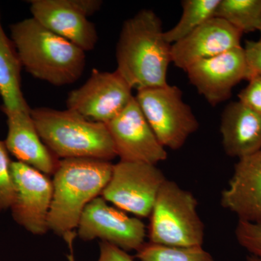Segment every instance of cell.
<instances>
[{
    "instance_id": "obj_10",
    "label": "cell",
    "mask_w": 261,
    "mask_h": 261,
    "mask_svg": "<svg viewBox=\"0 0 261 261\" xmlns=\"http://www.w3.org/2000/svg\"><path fill=\"white\" fill-rule=\"evenodd\" d=\"M12 174L16 188L10 207L17 224L34 235L49 231L48 219L53 200V181L49 176L19 161H12Z\"/></svg>"
},
{
    "instance_id": "obj_29",
    "label": "cell",
    "mask_w": 261,
    "mask_h": 261,
    "mask_svg": "<svg viewBox=\"0 0 261 261\" xmlns=\"http://www.w3.org/2000/svg\"><path fill=\"white\" fill-rule=\"evenodd\" d=\"M258 31H259V32H260V35H261V20H260V25H259Z\"/></svg>"
},
{
    "instance_id": "obj_15",
    "label": "cell",
    "mask_w": 261,
    "mask_h": 261,
    "mask_svg": "<svg viewBox=\"0 0 261 261\" xmlns=\"http://www.w3.org/2000/svg\"><path fill=\"white\" fill-rule=\"evenodd\" d=\"M221 205L238 221L261 222V148L239 159L221 192Z\"/></svg>"
},
{
    "instance_id": "obj_7",
    "label": "cell",
    "mask_w": 261,
    "mask_h": 261,
    "mask_svg": "<svg viewBox=\"0 0 261 261\" xmlns=\"http://www.w3.org/2000/svg\"><path fill=\"white\" fill-rule=\"evenodd\" d=\"M167 179L157 165L120 161L101 194L120 210L149 217L160 189Z\"/></svg>"
},
{
    "instance_id": "obj_13",
    "label": "cell",
    "mask_w": 261,
    "mask_h": 261,
    "mask_svg": "<svg viewBox=\"0 0 261 261\" xmlns=\"http://www.w3.org/2000/svg\"><path fill=\"white\" fill-rule=\"evenodd\" d=\"M243 34L223 19L214 17L172 44V63L186 71L197 62L242 47Z\"/></svg>"
},
{
    "instance_id": "obj_16",
    "label": "cell",
    "mask_w": 261,
    "mask_h": 261,
    "mask_svg": "<svg viewBox=\"0 0 261 261\" xmlns=\"http://www.w3.org/2000/svg\"><path fill=\"white\" fill-rule=\"evenodd\" d=\"M7 116L8 132L5 145L19 162L25 163L50 176L54 174L60 160L42 142L32 116V109L8 111L1 108Z\"/></svg>"
},
{
    "instance_id": "obj_22",
    "label": "cell",
    "mask_w": 261,
    "mask_h": 261,
    "mask_svg": "<svg viewBox=\"0 0 261 261\" xmlns=\"http://www.w3.org/2000/svg\"><path fill=\"white\" fill-rule=\"evenodd\" d=\"M11 164L5 142L0 140V212L10 208L16 197Z\"/></svg>"
},
{
    "instance_id": "obj_14",
    "label": "cell",
    "mask_w": 261,
    "mask_h": 261,
    "mask_svg": "<svg viewBox=\"0 0 261 261\" xmlns=\"http://www.w3.org/2000/svg\"><path fill=\"white\" fill-rule=\"evenodd\" d=\"M29 3L32 18L48 30L84 51L95 47L98 41L95 25L79 9L75 0H32Z\"/></svg>"
},
{
    "instance_id": "obj_21",
    "label": "cell",
    "mask_w": 261,
    "mask_h": 261,
    "mask_svg": "<svg viewBox=\"0 0 261 261\" xmlns=\"http://www.w3.org/2000/svg\"><path fill=\"white\" fill-rule=\"evenodd\" d=\"M136 257L140 261H216L203 246L175 247L144 244Z\"/></svg>"
},
{
    "instance_id": "obj_8",
    "label": "cell",
    "mask_w": 261,
    "mask_h": 261,
    "mask_svg": "<svg viewBox=\"0 0 261 261\" xmlns=\"http://www.w3.org/2000/svg\"><path fill=\"white\" fill-rule=\"evenodd\" d=\"M132 89L117 70L94 69L84 85L68 94L67 107L87 119L107 124L134 99Z\"/></svg>"
},
{
    "instance_id": "obj_26",
    "label": "cell",
    "mask_w": 261,
    "mask_h": 261,
    "mask_svg": "<svg viewBox=\"0 0 261 261\" xmlns=\"http://www.w3.org/2000/svg\"><path fill=\"white\" fill-rule=\"evenodd\" d=\"M99 249L100 255L98 261H135L126 251L106 242L99 243Z\"/></svg>"
},
{
    "instance_id": "obj_9",
    "label": "cell",
    "mask_w": 261,
    "mask_h": 261,
    "mask_svg": "<svg viewBox=\"0 0 261 261\" xmlns=\"http://www.w3.org/2000/svg\"><path fill=\"white\" fill-rule=\"evenodd\" d=\"M77 229L84 241L99 238L126 252L137 251L147 236L145 225L140 219L108 205L102 197H96L86 206Z\"/></svg>"
},
{
    "instance_id": "obj_19",
    "label": "cell",
    "mask_w": 261,
    "mask_h": 261,
    "mask_svg": "<svg viewBox=\"0 0 261 261\" xmlns=\"http://www.w3.org/2000/svg\"><path fill=\"white\" fill-rule=\"evenodd\" d=\"M221 0H184L182 15L178 23L167 32L165 38L169 44L179 42L202 24L214 18Z\"/></svg>"
},
{
    "instance_id": "obj_3",
    "label": "cell",
    "mask_w": 261,
    "mask_h": 261,
    "mask_svg": "<svg viewBox=\"0 0 261 261\" xmlns=\"http://www.w3.org/2000/svg\"><path fill=\"white\" fill-rule=\"evenodd\" d=\"M10 32L22 67L38 80L61 87L74 83L83 74L85 51L35 19L13 24Z\"/></svg>"
},
{
    "instance_id": "obj_23",
    "label": "cell",
    "mask_w": 261,
    "mask_h": 261,
    "mask_svg": "<svg viewBox=\"0 0 261 261\" xmlns=\"http://www.w3.org/2000/svg\"><path fill=\"white\" fill-rule=\"evenodd\" d=\"M234 233L238 243L261 261V222L238 221Z\"/></svg>"
},
{
    "instance_id": "obj_28",
    "label": "cell",
    "mask_w": 261,
    "mask_h": 261,
    "mask_svg": "<svg viewBox=\"0 0 261 261\" xmlns=\"http://www.w3.org/2000/svg\"><path fill=\"white\" fill-rule=\"evenodd\" d=\"M72 252H73L71 251V254H70L69 256H68V260H69V261H75L74 257H73V254H72Z\"/></svg>"
},
{
    "instance_id": "obj_17",
    "label": "cell",
    "mask_w": 261,
    "mask_h": 261,
    "mask_svg": "<svg viewBox=\"0 0 261 261\" xmlns=\"http://www.w3.org/2000/svg\"><path fill=\"white\" fill-rule=\"evenodd\" d=\"M220 132L225 153L240 159L261 148V115L240 101L230 102L221 115Z\"/></svg>"
},
{
    "instance_id": "obj_2",
    "label": "cell",
    "mask_w": 261,
    "mask_h": 261,
    "mask_svg": "<svg viewBox=\"0 0 261 261\" xmlns=\"http://www.w3.org/2000/svg\"><path fill=\"white\" fill-rule=\"evenodd\" d=\"M111 161L93 159L60 160L53 174V195L48 225L69 247L81 216L91 201L101 195L112 176Z\"/></svg>"
},
{
    "instance_id": "obj_20",
    "label": "cell",
    "mask_w": 261,
    "mask_h": 261,
    "mask_svg": "<svg viewBox=\"0 0 261 261\" xmlns=\"http://www.w3.org/2000/svg\"><path fill=\"white\" fill-rule=\"evenodd\" d=\"M215 17L223 19L243 34L258 31L261 0H221Z\"/></svg>"
},
{
    "instance_id": "obj_27",
    "label": "cell",
    "mask_w": 261,
    "mask_h": 261,
    "mask_svg": "<svg viewBox=\"0 0 261 261\" xmlns=\"http://www.w3.org/2000/svg\"><path fill=\"white\" fill-rule=\"evenodd\" d=\"M247 261H260L258 260V259H257L256 257L252 256V255H250V256L247 257Z\"/></svg>"
},
{
    "instance_id": "obj_24",
    "label": "cell",
    "mask_w": 261,
    "mask_h": 261,
    "mask_svg": "<svg viewBox=\"0 0 261 261\" xmlns=\"http://www.w3.org/2000/svg\"><path fill=\"white\" fill-rule=\"evenodd\" d=\"M238 99L247 108L261 115V75H254L238 94Z\"/></svg>"
},
{
    "instance_id": "obj_12",
    "label": "cell",
    "mask_w": 261,
    "mask_h": 261,
    "mask_svg": "<svg viewBox=\"0 0 261 261\" xmlns=\"http://www.w3.org/2000/svg\"><path fill=\"white\" fill-rule=\"evenodd\" d=\"M185 72L190 83L212 106L229 99L233 87L250 76L243 47L197 62Z\"/></svg>"
},
{
    "instance_id": "obj_18",
    "label": "cell",
    "mask_w": 261,
    "mask_h": 261,
    "mask_svg": "<svg viewBox=\"0 0 261 261\" xmlns=\"http://www.w3.org/2000/svg\"><path fill=\"white\" fill-rule=\"evenodd\" d=\"M21 68L14 44L3 30L0 13V96L3 101L1 108L3 109H31L21 90Z\"/></svg>"
},
{
    "instance_id": "obj_5",
    "label": "cell",
    "mask_w": 261,
    "mask_h": 261,
    "mask_svg": "<svg viewBox=\"0 0 261 261\" xmlns=\"http://www.w3.org/2000/svg\"><path fill=\"white\" fill-rule=\"evenodd\" d=\"M191 192L166 179L159 193L149 221V243L166 246H203L205 225Z\"/></svg>"
},
{
    "instance_id": "obj_11",
    "label": "cell",
    "mask_w": 261,
    "mask_h": 261,
    "mask_svg": "<svg viewBox=\"0 0 261 261\" xmlns=\"http://www.w3.org/2000/svg\"><path fill=\"white\" fill-rule=\"evenodd\" d=\"M106 126L120 161L157 165L167 159V151L149 126L135 96Z\"/></svg>"
},
{
    "instance_id": "obj_25",
    "label": "cell",
    "mask_w": 261,
    "mask_h": 261,
    "mask_svg": "<svg viewBox=\"0 0 261 261\" xmlns=\"http://www.w3.org/2000/svg\"><path fill=\"white\" fill-rule=\"evenodd\" d=\"M243 48L250 71V79L254 75H261V38L258 41H246L245 47Z\"/></svg>"
},
{
    "instance_id": "obj_1",
    "label": "cell",
    "mask_w": 261,
    "mask_h": 261,
    "mask_svg": "<svg viewBox=\"0 0 261 261\" xmlns=\"http://www.w3.org/2000/svg\"><path fill=\"white\" fill-rule=\"evenodd\" d=\"M162 21L151 9L125 20L117 42V71L138 91L167 85L172 44L165 38Z\"/></svg>"
},
{
    "instance_id": "obj_6",
    "label": "cell",
    "mask_w": 261,
    "mask_h": 261,
    "mask_svg": "<svg viewBox=\"0 0 261 261\" xmlns=\"http://www.w3.org/2000/svg\"><path fill=\"white\" fill-rule=\"evenodd\" d=\"M135 99L165 148L181 149L198 130L199 122L176 86L142 89L137 92Z\"/></svg>"
},
{
    "instance_id": "obj_4",
    "label": "cell",
    "mask_w": 261,
    "mask_h": 261,
    "mask_svg": "<svg viewBox=\"0 0 261 261\" xmlns=\"http://www.w3.org/2000/svg\"><path fill=\"white\" fill-rule=\"evenodd\" d=\"M32 116L42 142L58 159L111 161L117 156L105 123L90 121L69 109L34 108Z\"/></svg>"
}]
</instances>
